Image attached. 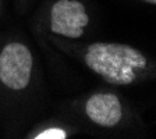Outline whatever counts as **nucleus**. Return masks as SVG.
<instances>
[{
  "mask_svg": "<svg viewBox=\"0 0 156 139\" xmlns=\"http://www.w3.org/2000/svg\"><path fill=\"white\" fill-rule=\"evenodd\" d=\"M84 60L91 71L113 85L133 84L148 67L144 53L126 43H92L88 46Z\"/></svg>",
  "mask_w": 156,
  "mask_h": 139,
  "instance_id": "1",
  "label": "nucleus"
},
{
  "mask_svg": "<svg viewBox=\"0 0 156 139\" xmlns=\"http://www.w3.org/2000/svg\"><path fill=\"white\" fill-rule=\"evenodd\" d=\"M32 67V53L24 43H9L0 52V81L9 89H25L31 81Z\"/></svg>",
  "mask_w": 156,
  "mask_h": 139,
  "instance_id": "2",
  "label": "nucleus"
},
{
  "mask_svg": "<svg viewBox=\"0 0 156 139\" xmlns=\"http://www.w3.org/2000/svg\"><path fill=\"white\" fill-rule=\"evenodd\" d=\"M89 23L85 6L80 0H57L50 10V29L56 35L80 38Z\"/></svg>",
  "mask_w": 156,
  "mask_h": 139,
  "instance_id": "3",
  "label": "nucleus"
},
{
  "mask_svg": "<svg viewBox=\"0 0 156 139\" xmlns=\"http://www.w3.org/2000/svg\"><path fill=\"white\" fill-rule=\"evenodd\" d=\"M88 118L96 125L110 128L121 121L123 107L120 99L113 93H95L85 104Z\"/></svg>",
  "mask_w": 156,
  "mask_h": 139,
  "instance_id": "4",
  "label": "nucleus"
},
{
  "mask_svg": "<svg viewBox=\"0 0 156 139\" xmlns=\"http://www.w3.org/2000/svg\"><path fill=\"white\" fill-rule=\"evenodd\" d=\"M35 138H39V139H64L66 138V132L63 130H58V128H52V130H46L43 132H41L39 135H36Z\"/></svg>",
  "mask_w": 156,
  "mask_h": 139,
  "instance_id": "5",
  "label": "nucleus"
},
{
  "mask_svg": "<svg viewBox=\"0 0 156 139\" xmlns=\"http://www.w3.org/2000/svg\"><path fill=\"white\" fill-rule=\"evenodd\" d=\"M145 3H149V4H155L156 6V0H144Z\"/></svg>",
  "mask_w": 156,
  "mask_h": 139,
  "instance_id": "6",
  "label": "nucleus"
},
{
  "mask_svg": "<svg viewBox=\"0 0 156 139\" xmlns=\"http://www.w3.org/2000/svg\"><path fill=\"white\" fill-rule=\"evenodd\" d=\"M0 14H2V0H0Z\"/></svg>",
  "mask_w": 156,
  "mask_h": 139,
  "instance_id": "7",
  "label": "nucleus"
}]
</instances>
